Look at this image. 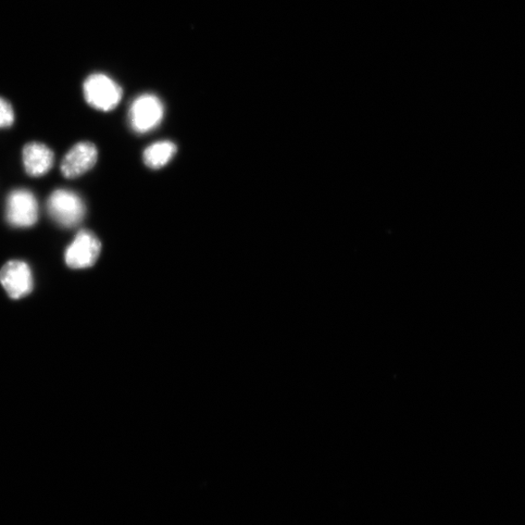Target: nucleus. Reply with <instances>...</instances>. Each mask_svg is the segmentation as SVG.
Returning a JSON list of instances; mask_svg holds the SVG:
<instances>
[{
	"mask_svg": "<svg viewBox=\"0 0 525 525\" xmlns=\"http://www.w3.org/2000/svg\"><path fill=\"white\" fill-rule=\"evenodd\" d=\"M0 283L10 298L26 297L33 289L32 271L23 261H9L0 271Z\"/></svg>",
	"mask_w": 525,
	"mask_h": 525,
	"instance_id": "obj_6",
	"label": "nucleus"
},
{
	"mask_svg": "<svg viewBox=\"0 0 525 525\" xmlns=\"http://www.w3.org/2000/svg\"><path fill=\"white\" fill-rule=\"evenodd\" d=\"M54 153L42 143H31L23 149L24 169L32 178L43 177L54 165Z\"/></svg>",
	"mask_w": 525,
	"mask_h": 525,
	"instance_id": "obj_8",
	"label": "nucleus"
},
{
	"mask_svg": "<svg viewBox=\"0 0 525 525\" xmlns=\"http://www.w3.org/2000/svg\"><path fill=\"white\" fill-rule=\"evenodd\" d=\"M164 117V106L153 95H143L135 99L130 109L131 126L136 133L154 130Z\"/></svg>",
	"mask_w": 525,
	"mask_h": 525,
	"instance_id": "obj_4",
	"label": "nucleus"
},
{
	"mask_svg": "<svg viewBox=\"0 0 525 525\" xmlns=\"http://www.w3.org/2000/svg\"><path fill=\"white\" fill-rule=\"evenodd\" d=\"M102 244L94 233L81 230L66 252L67 265L75 270L90 268L101 254Z\"/></svg>",
	"mask_w": 525,
	"mask_h": 525,
	"instance_id": "obj_5",
	"label": "nucleus"
},
{
	"mask_svg": "<svg viewBox=\"0 0 525 525\" xmlns=\"http://www.w3.org/2000/svg\"><path fill=\"white\" fill-rule=\"evenodd\" d=\"M97 161V147L91 143L74 145L61 161L60 170L67 179H77L89 171Z\"/></svg>",
	"mask_w": 525,
	"mask_h": 525,
	"instance_id": "obj_7",
	"label": "nucleus"
},
{
	"mask_svg": "<svg viewBox=\"0 0 525 525\" xmlns=\"http://www.w3.org/2000/svg\"><path fill=\"white\" fill-rule=\"evenodd\" d=\"M15 115L6 99L0 97V129L8 128L14 124Z\"/></svg>",
	"mask_w": 525,
	"mask_h": 525,
	"instance_id": "obj_10",
	"label": "nucleus"
},
{
	"mask_svg": "<svg viewBox=\"0 0 525 525\" xmlns=\"http://www.w3.org/2000/svg\"><path fill=\"white\" fill-rule=\"evenodd\" d=\"M6 219L14 227L33 226L39 220V204L34 195L26 189L11 192L7 198Z\"/></svg>",
	"mask_w": 525,
	"mask_h": 525,
	"instance_id": "obj_3",
	"label": "nucleus"
},
{
	"mask_svg": "<svg viewBox=\"0 0 525 525\" xmlns=\"http://www.w3.org/2000/svg\"><path fill=\"white\" fill-rule=\"evenodd\" d=\"M83 89L86 102L102 111L115 109L120 104L123 95L121 87L102 73L88 78Z\"/></svg>",
	"mask_w": 525,
	"mask_h": 525,
	"instance_id": "obj_2",
	"label": "nucleus"
},
{
	"mask_svg": "<svg viewBox=\"0 0 525 525\" xmlns=\"http://www.w3.org/2000/svg\"><path fill=\"white\" fill-rule=\"evenodd\" d=\"M48 214L51 218L65 228H74L83 221L86 207L82 198L72 191L56 190L47 201Z\"/></svg>",
	"mask_w": 525,
	"mask_h": 525,
	"instance_id": "obj_1",
	"label": "nucleus"
},
{
	"mask_svg": "<svg viewBox=\"0 0 525 525\" xmlns=\"http://www.w3.org/2000/svg\"><path fill=\"white\" fill-rule=\"evenodd\" d=\"M178 148L170 142H160L150 145L143 153L145 165L152 170L165 167L177 153Z\"/></svg>",
	"mask_w": 525,
	"mask_h": 525,
	"instance_id": "obj_9",
	"label": "nucleus"
}]
</instances>
